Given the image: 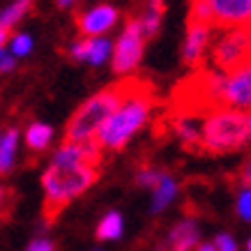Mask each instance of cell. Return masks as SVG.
Returning a JSON list of instances; mask_svg holds the SVG:
<instances>
[{"mask_svg": "<svg viewBox=\"0 0 251 251\" xmlns=\"http://www.w3.org/2000/svg\"><path fill=\"white\" fill-rule=\"evenodd\" d=\"M154 108V95L141 81L131 78L129 90L120 101V106L113 111V115L104 122V127L99 129L97 141L101 150L120 152L131 138L145 127V122L150 120Z\"/></svg>", "mask_w": 251, "mask_h": 251, "instance_id": "6da1fadb", "label": "cell"}, {"mask_svg": "<svg viewBox=\"0 0 251 251\" xmlns=\"http://www.w3.org/2000/svg\"><path fill=\"white\" fill-rule=\"evenodd\" d=\"M99 177V166L92 164H78V166H51L42 175V187H44V214L46 224H53L60 212L81 196L83 191H88Z\"/></svg>", "mask_w": 251, "mask_h": 251, "instance_id": "7a4b0ae2", "label": "cell"}, {"mask_svg": "<svg viewBox=\"0 0 251 251\" xmlns=\"http://www.w3.org/2000/svg\"><path fill=\"white\" fill-rule=\"evenodd\" d=\"M251 145V111L219 106L201 120V150L230 154Z\"/></svg>", "mask_w": 251, "mask_h": 251, "instance_id": "3957f363", "label": "cell"}, {"mask_svg": "<svg viewBox=\"0 0 251 251\" xmlns=\"http://www.w3.org/2000/svg\"><path fill=\"white\" fill-rule=\"evenodd\" d=\"M131 78H125L120 83H113L99 90L97 95H92L90 99H85L78 106V111L67 122L65 129V141L69 143H85V141H95L99 129L104 127V122L113 115V111L120 106V101L125 99L127 90H129Z\"/></svg>", "mask_w": 251, "mask_h": 251, "instance_id": "277c9868", "label": "cell"}, {"mask_svg": "<svg viewBox=\"0 0 251 251\" xmlns=\"http://www.w3.org/2000/svg\"><path fill=\"white\" fill-rule=\"evenodd\" d=\"M251 60L249 32L247 28H226L210 46V62L214 69L228 74Z\"/></svg>", "mask_w": 251, "mask_h": 251, "instance_id": "5b68a950", "label": "cell"}, {"mask_svg": "<svg viewBox=\"0 0 251 251\" xmlns=\"http://www.w3.org/2000/svg\"><path fill=\"white\" fill-rule=\"evenodd\" d=\"M145 32L138 19H129L127 25L122 28L120 37L115 39L113 53H111V67L118 76H129L131 72H136L145 51Z\"/></svg>", "mask_w": 251, "mask_h": 251, "instance_id": "8992f818", "label": "cell"}, {"mask_svg": "<svg viewBox=\"0 0 251 251\" xmlns=\"http://www.w3.org/2000/svg\"><path fill=\"white\" fill-rule=\"evenodd\" d=\"M219 106L251 111V60L224 74L219 90Z\"/></svg>", "mask_w": 251, "mask_h": 251, "instance_id": "52a82bcc", "label": "cell"}, {"mask_svg": "<svg viewBox=\"0 0 251 251\" xmlns=\"http://www.w3.org/2000/svg\"><path fill=\"white\" fill-rule=\"evenodd\" d=\"M207 7L212 25L219 30L251 25V0H207Z\"/></svg>", "mask_w": 251, "mask_h": 251, "instance_id": "ba28073f", "label": "cell"}, {"mask_svg": "<svg viewBox=\"0 0 251 251\" xmlns=\"http://www.w3.org/2000/svg\"><path fill=\"white\" fill-rule=\"evenodd\" d=\"M212 25L201 21H189L187 37L182 44V60L187 67H201L212 46Z\"/></svg>", "mask_w": 251, "mask_h": 251, "instance_id": "9c48e42d", "label": "cell"}, {"mask_svg": "<svg viewBox=\"0 0 251 251\" xmlns=\"http://www.w3.org/2000/svg\"><path fill=\"white\" fill-rule=\"evenodd\" d=\"M120 21V12L113 5H95V7L85 9L83 14L78 16V30L83 32L85 37H104L106 32L115 28V23Z\"/></svg>", "mask_w": 251, "mask_h": 251, "instance_id": "30bf717a", "label": "cell"}, {"mask_svg": "<svg viewBox=\"0 0 251 251\" xmlns=\"http://www.w3.org/2000/svg\"><path fill=\"white\" fill-rule=\"evenodd\" d=\"M111 53H113V42L106 37H83L69 46V55L74 60L88 62L92 67H99L111 60Z\"/></svg>", "mask_w": 251, "mask_h": 251, "instance_id": "8fae6325", "label": "cell"}, {"mask_svg": "<svg viewBox=\"0 0 251 251\" xmlns=\"http://www.w3.org/2000/svg\"><path fill=\"white\" fill-rule=\"evenodd\" d=\"M198 237H201V230H198L196 219H182L168 230L157 251H194L198 247Z\"/></svg>", "mask_w": 251, "mask_h": 251, "instance_id": "7c38bea8", "label": "cell"}, {"mask_svg": "<svg viewBox=\"0 0 251 251\" xmlns=\"http://www.w3.org/2000/svg\"><path fill=\"white\" fill-rule=\"evenodd\" d=\"M173 131L187 148L201 150V120L194 113H180L173 120Z\"/></svg>", "mask_w": 251, "mask_h": 251, "instance_id": "4fadbf2b", "label": "cell"}, {"mask_svg": "<svg viewBox=\"0 0 251 251\" xmlns=\"http://www.w3.org/2000/svg\"><path fill=\"white\" fill-rule=\"evenodd\" d=\"M16 148H19V129L9 127V129L0 131V175H7L12 171L16 159Z\"/></svg>", "mask_w": 251, "mask_h": 251, "instance_id": "5bb4252c", "label": "cell"}, {"mask_svg": "<svg viewBox=\"0 0 251 251\" xmlns=\"http://www.w3.org/2000/svg\"><path fill=\"white\" fill-rule=\"evenodd\" d=\"M175 196H177V182H175L168 173H164L161 182L152 189V207H150L152 214H159L161 210H166V207L173 203Z\"/></svg>", "mask_w": 251, "mask_h": 251, "instance_id": "9a60e30c", "label": "cell"}, {"mask_svg": "<svg viewBox=\"0 0 251 251\" xmlns=\"http://www.w3.org/2000/svg\"><path fill=\"white\" fill-rule=\"evenodd\" d=\"M53 141V127L46 122H32L25 129V145L32 152H44L46 148Z\"/></svg>", "mask_w": 251, "mask_h": 251, "instance_id": "2e32d148", "label": "cell"}, {"mask_svg": "<svg viewBox=\"0 0 251 251\" xmlns=\"http://www.w3.org/2000/svg\"><path fill=\"white\" fill-rule=\"evenodd\" d=\"M161 16H164V0H148L145 5V12L138 16V21L143 25V32L145 37L150 39L159 32V25H161Z\"/></svg>", "mask_w": 251, "mask_h": 251, "instance_id": "e0dca14e", "label": "cell"}, {"mask_svg": "<svg viewBox=\"0 0 251 251\" xmlns=\"http://www.w3.org/2000/svg\"><path fill=\"white\" fill-rule=\"evenodd\" d=\"M122 214L120 212H108L101 217V221L97 224V240L99 242H108V240H118L122 235Z\"/></svg>", "mask_w": 251, "mask_h": 251, "instance_id": "ac0fdd59", "label": "cell"}, {"mask_svg": "<svg viewBox=\"0 0 251 251\" xmlns=\"http://www.w3.org/2000/svg\"><path fill=\"white\" fill-rule=\"evenodd\" d=\"M30 5H32V0H14L12 5H7V7L0 12V25L9 30L12 25H16V23L25 16V12L30 9Z\"/></svg>", "mask_w": 251, "mask_h": 251, "instance_id": "d6986e66", "label": "cell"}, {"mask_svg": "<svg viewBox=\"0 0 251 251\" xmlns=\"http://www.w3.org/2000/svg\"><path fill=\"white\" fill-rule=\"evenodd\" d=\"M161 177H164V171L152 168V166H143L136 173V184L143 187V189H154V187L161 182Z\"/></svg>", "mask_w": 251, "mask_h": 251, "instance_id": "ffe728a7", "label": "cell"}, {"mask_svg": "<svg viewBox=\"0 0 251 251\" xmlns=\"http://www.w3.org/2000/svg\"><path fill=\"white\" fill-rule=\"evenodd\" d=\"M32 51V37L28 32H19L12 37L9 42V53L14 55V58H25V55Z\"/></svg>", "mask_w": 251, "mask_h": 251, "instance_id": "44dd1931", "label": "cell"}, {"mask_svg": "<svg viewBox=\"0 0 251 251\" xmlns=\"http://www.w3.org/2000/svg\"><path fill=\"white\" fill-rule=\"evenodd\" d=\"M237 217L242 221H251V187H242L240 196H237Z\"/></svg>", "mask_w": 251, "mask_h": 251, "instance_id": "7402d4cb", "label": "cell"}, {"mask_svg": "<svg viewBox=\"0 0 251 251\" xmlns=\"http://www.w3.org/2000/svg\"><path fill=\"white\" fill-rule=\"evenodd\" d=\"M214 249L217 251H237V242L235 237H230L228 233H219V235L214 237Z\"/></svg>", "mask_w": 251, "mask_h": 251, "instance_id": "603a6c76", "label": "cell"}, {"mask_svg": "<svg viewBox=\"0 0 251 251\" xmlns=\"http://www.w3.org/2000/svg\"><path fill=\"white\" fill-rule=\"evenodd\" d=\"M28 251H55V244L51 240H46V237H37V240H32L28 244Z\"/></svg>", "mask_w": 251, "mask_h": 251, "instance_id": "cb8c5ba5", "label": "cell"}, {"mask_svg": "<svg viewBox=\"0 0 251 251\" xmlns=\"http://www.w3.org/2000/svg\"><path fill=\"white\" fill-rule=\"evenodd\" d=\"M16 67V58L9 51L0 49V72H12Z\"/></svg>", "mask_w": 251, "mask_h": 251, "instance_id": "d4e9b609", "label": "cell"}, {"mask_svg": "<svg viewBox=\"0 0 251 251\" xmlns=\"http://www.w3.org/2000/svg\"><path fill=\"white\" fill-rule=\"evenodd\" d=\"M237 180H240V184H242V187H251V157L242 164L240 173H237Z\"/></svg>", "mask_w": 251, "mask_h": 251, "instance_id": "484cf974", "label": "cell"}, {"mask_svg": "<svg viewBox=\"0 0 251 251\" xmlns=\"http://www.w3.org/2000/svg\"><path fill=\"white\" fill-rule=\"evenodd\" d=\"M7 198H9V191L0 184V217L7 212Z\"/></svg>", "mask_w": 251, "mask_h": 251, "instance_id": "4316f807", "label": "cell"}, {"mask_svg": "<svg viewBox=\"0 0 251 251\" xmlns=\"http://www.w3.org/2000/svg\"><path fill=\"white\" fill-rule=\"evenodd\" d=\"M7 39H9V30H7V28H2V25H0V49H5V44H7Z\"/></svg>", "mask_w": 251, "mask_h": 251, "instance_id": "83f0119b", "label": "cell"}, {"mask_svg": "<svg viewBox=\"0 0 251 251\" xmlns=\"http://www.w3.org/2000/svg\"><path fill=\"white\" fill-rule=\"evenodd\" d=\"M55 2H58V7H60V9H67V7H72L76 0H55Z\"/></svg>", "mask_w": 251, "mask_h": 251, "instance_id": "f1b7e54d", "label": "cell"}, {"mask_svg": "<svg viewBox=\"0 0 251 251\" xmlns=\"http://www.w3.org/2000/svg\"><path fill=\"white\" fill-rule=\"evenodd\" d=\"M196 251H217V249H214V244L210 242V244H198Z\"/></svg>", "mask_w": 251, "mask_h": 251, "instance_id": "f546056e", "label": "cell"}, {"mask_svg": "<svg viewBox=\"0 0 251 251\" xmlns=\"http://www.w3.org/2000/svg\"><path fill=\"white\" fill-rule=\"evenodd\" d=\"M247 32H249V49H251V25L247 28Z\"/></svg>", "mask_w": 251, "mask_h": 251, "instance_id": "4dcf8cb0", "label": "cell"}, {"mask_svg": "<svg viewBox=\"0 0 251 251\" xmlns=\"http://www.w3.org/2000/svg\"><path fill=\"white\" fill-rule=\"evenodd\" d=\"M247 251H251V240H249V242H247Z\"/></svg>", "mask_w": 251, "mask_h": 251, "instance_id": "1f68e13d", "label": "cell"}, {"mask_svg": "<svg viewBox=\"0 0 251 251\" xmlns=\"http://www.w3.org/2000/svg\"><path fill=\"white\" fill-rule=\"evenodd\" d=\"M191 2H198V0H191Z\"/></svg>", "mask_w": 251, "mask_h": 251, "instance_id": "d6a6232c", "label": "cell"}, {"mask_svg": "<svg viewBox=\"0 0 251 251\" xmlns=\"http://www.w3.org/2000/svg\"><path fill=\"white\" fill-rule=\"evenodd\" d=\"M97 251H99V249H97Z\"/></svg>", "mask_w": 251, "mask_h": 251, "instance_id": "836d02e7", "label": "cell"}]
</instances>
